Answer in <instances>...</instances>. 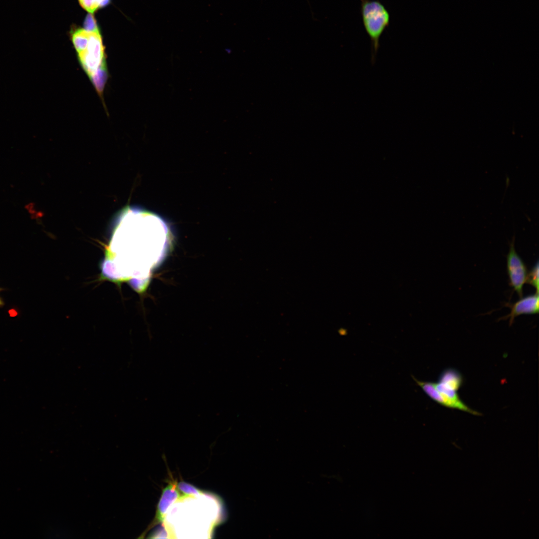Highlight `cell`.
<instances>
[{"instance_id": "1", "label": "cell", "mask_w": 539, "mask_h": 539, "mask_svg": "<svg viewBox=\"0 0 539 539\" xmlns=\"http://www.w3.org/2000/svg\"><path fill=\"white\" fill-rule=\"evenodd\" d=\"M70 37L80 67L103 100L109 74L107 55L100 27L92 30L83 27L73 28Z\"/></svg>"}, {"instance_id": "2", "label": "cell", "mask_w": 539, "mask_h": 539, "mask_svg": "<svg viewBox=\"0 0 539 539\" xmlns=\"http://www.w3.org/2000/svg\"><path fill=\"white\" fill-rule=\"evenodd\" d=\"M360 13L365 30L371 42V61H376L380 39L390 23V14L379 0H360Z\"/></svg>"}, {"instance_id": "3", "label": "cell", "mask_w": 539, "mask_h": 539, "mask_svg": "<svg viewBox=\"0 0 539 539\" xmlns=\"http://www.w3.org/2000/svg\"><path fill=\"white\" fill-rule=\"evenodd\" d=\"M414 379L428 397L440 405L474 415H481L480 412L467 405L460 398L457 391L439 382L422 381L415 378Z\"/></svg>"}, {"instance_id": "4", "label": "cell", "mask_w": 539, "mask_h": 539, "mask_svg": "<svg viewBox=\"0 0 539 539\" xmlns=\"http://www.w3.org/2000/svg\"><path fill=\"white\" fill-rule=\"evenodd\" d=\"M507 269L511 286L522 298L523 286L527 280L528 270L525 264L516 251L514 238L507 256Z\"/></svg>"}, {"instance_id": "5", "label": "cell", "mask_w": 539, "mask_h": 539, "mask_svg": "<svg viewBox=\"0 0 539 539\" xmlns=\"http://www.w3.org/2000/svg\"><path fill=\"white\" fill-rule=\"evenodd\" d=\"M539 299L538 293L522 297L510 306V313L506 316L509 318L511 325L516 317L523 314H536L539 312Z\"/></svg>"}, {"instance_id": "6", "label": "cell", "mask_w": 539, "mask_h": 539, "mask_svg": "<svg viewBox=\"0 0 539 539\" xmlns=\"http://www.w3.org/2000/svg\"><path fill=\"white\" fill-rule=\"evenodd\" d=\"M179 497L178 490L173 484H169L163 491L157 505L155 519L158 522L164 520L168 508Z\"/></svg>"}, {"instance_id": "7", "label": "cell", "mask_w": 539, "mask_h": 539, "mask_svg": "<svg viewBox=\"0 0 539 539\" xmlns=\"http://www.w3.org/2000/svg\"><path fill=\"white\" fill-rule=\"evenodd\" d=\"M463 377L459 371L448 368L441 373L438 382L458 391L463 384Z\"/></svg>"}, {"instance_id": "8", "label": "cell", "mask_w": 539, "mask_h": 539, "mask_svg": "<svg viewBox=\"0 0 539 539\" xmlns=\"http://www.w3.org/2000/svg\"><path fill=\"white\" fill-rule=\"evenodd\" d=\"M80 6L89 13L93 14L95 11L107 6L111 0H78Z\"/></svg>"}, {"instance_id": "9", "label": "cell", "mask_w": 539, "mask_h": 539, "mask_svg": "<svg viewBox=\"0 0 539 539\" xmlns=\"http://www.w3.org/2000/svg\"><path fill=\"white\" fill-rule=\"evenodd\" d=\"M177 489L183 495L186 497L195 496L199 495L201 492L193 485L185 482H180L177 485Z\"/></svg>"}, {"instance_id": "10", "label": "cell", "mask_w": 539, "mask_h": 539, "mask_svg": "<svg viewBox=\"0 0 539 539\" xmlns=\"http://www.w3.org/2000/svg\"><path fill=\"white\" fill-rule=\"evenodd\" d=\"M529 284L534 286L537 290V293L539 292V262H537V263L533 267L530 272L528 274L527 280Z\"/></svg>"}, {"instance_id": "11", "label": "cell", "mask_w": 539, "mask_h": 539, "mask_svg": "<svg viewBox=\"0 0 539 539\" xmlns=\"http://www.w3.org/2000/svg\"><path fill=\"white\" fill-rule=\"evenodd\" d=\"M3 290L2 288H0V291ZM4 305V302L2 298L0 297V307Z\"/></svg>"}]
</instances>
